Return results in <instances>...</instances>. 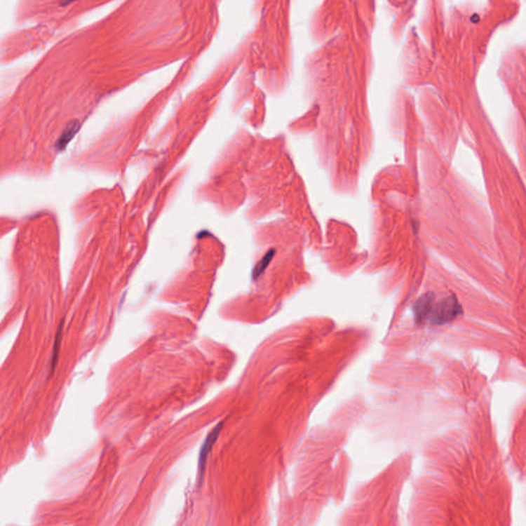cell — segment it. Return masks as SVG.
I'll list each match as a JSON object with an SVG mask.
<instances>
[{"label":"cell","mask_w":526,"mask_h":526,"mask_svg":"<svg viewBox=\"0 0 526 526\" xmlns=\"http://www.w3.org/2000/svg\"><path fill=\"white\" fill-rule=\"evenodd\" d=\"M414 457L404 526H513L512 473L492 435L429 438Z\"/></svg>","instance_id":"cell-1"},{"label":"cell","mask_w":526,"mask_h":526,"mask_svg":"<svg viewBox=\"0 0 526 526\" xmlns=\"http://www.w3.org/2000/svg\"><path fill=\"white\" fill-rule=\"evenodd\" d=\"M414 457L410 452L401 453L370 478L356 483L335 526H404L402 497Z\"/></svg>","instance_id":"cell-2"},{"label":"cell","mask_w":526,"mask_h":526,"mask_svg":"<svg viewBox=\"0 0 526 526\" xmlns=\"http://www.w3.org/2000/svg\"><path fill=\"white\" fill-rule=\"evenodd\" d=\"M461 313V306L454 295L438 297L437 294H424L413 304L415 321L424 324L443 325L453 321Z\"/></svg>","instance_id":"cell-3"},{"label":"cell","mask_w":526,"mask_h":526,"mask_svg":"<svg viewBox=\"0 0 526 526\" xmlns=\"http://www.w3.org/2000/svg\"><path fill=\"white\" fill-rule=\"evenodd\" d=\"M76 131L77 123H70L69 127H68V129L66 130L65 132H64V134L62 135L61 139H60L59 140L58 148H60V149H62V148L65 147L66 145L69 143V141L72 140V137H74V135Z\"/></svg>","instance_id":"cell-5"},{"label":"cell","mask_w":526,"mask_h":526,"mask_svg":"<svg viewBox=\"0 0 526 526\" xmlns=\"http://www.w3.org/2000/svg\"><path fill=\"white\" fill-rule=\"evenodd\" d=\"M221 428H222V424L216 426L215 429L212 431L211 434H210L209 436H208V438L205 439L204 446H203L202 450H201V463H202V461L203 463H205L207 453L210 452L212 446L215 443L216 439H217L218 435H220Z\"/></svg>","instance_id":"cell-4"},{"label":"cell","mask_w":526,"mask_h":526,"mask_svg":"<svg viewBox=\"0 0 526 526\" xmlns=\"http://www.w3.org/2000/svg\"><path fill=\"white\" fill-rule=\"evenodd\" d=\"M273 256L274 251L269 252V253H267V255H265L264 257L262 258V262L256 265V267L255 269H254L253 271L254 278H256L258 277V276L262 275L263 271H264V269H267V265H269V262H271V259H273Z\"/></svg>","instance_id":"cell-6"}]
</instances>
